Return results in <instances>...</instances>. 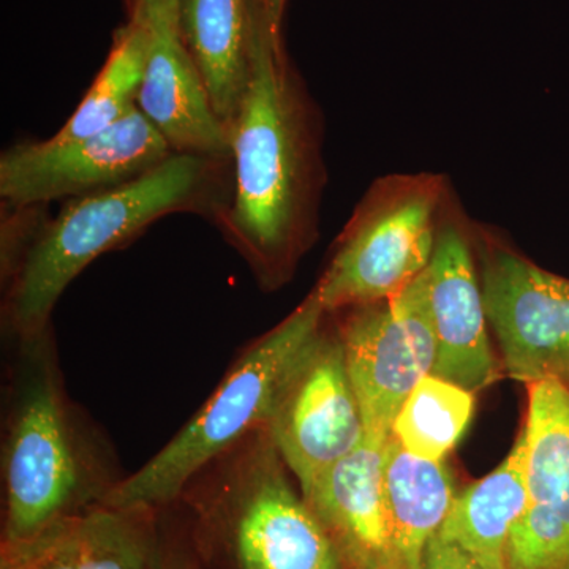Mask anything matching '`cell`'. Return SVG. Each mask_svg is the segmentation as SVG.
Here are the masks:
<instances>
[{
	"label": "cell",
	"instance_id": "44dd1931",
	"mask_svg": "<svg viewBox=\"0 0 569 569\" xmlns=\"http://www.w3.org/2000/svg\"><path fill=\"white\" fill-rule=\"evenodd\" d=\"M176 2L178 0H123V7L127 21L140 22L149 29L176 28Z\"/></svg>",
	"mask_w": 569,
	"mask_h": 569
},
{
	"label": "cell",
	"instance_id": "603a6c76",
	"mask_svg": "<svg viewBox=\"0 0 569 569\" xmlns=\"http://www.w3.org/2000/svg\"><path fill=\"white\" fill-rule=\"evenodd\" d=\"M288 0H264L266 11L269 20L277 31H283L284 10H287Z\"/></svg>",
	"mask_w": 569,
	"mask_h": 569
},
{
	"label": "cell",
	"instance_id": "6da1fadb",
	"mask_svg": "<svg viewBox=\"0 0 569 569\" xmlns=\"http://www.w3.org/2000/svg\"><path fill=\"white\" fill-rule=\"evenodd\" d=\"M233 193L213 227L276 291L316 244L328 170L325 114L263 11L252 80L230 123Z\"/></svg>",
	"mask_w": 569,
	"mask_h": 569
},
{
	"label": "cell",
	"instance_id": "3957f363",
	"mask_svg": "<svg viewBox=\"0 0 569 569\" xmlns=\"http://www.w3.org/2000/svg\"><path fill=\"white\" fill-rule=\"evenodd\" d=\"M231 193V159L173 153L126 186L63 201L58 216H50L47 206L20 260L0 277L3 332L11 340L50 328L63 291L97 258L122 249L174 213H193L216 224Z\"/></svg>",
	"mask_w": 569,
	"mask_h": 569
},
{
	"label": "cell",
	"instance_id": "5b68a950",
	"mask_svg": "<svg viewBox=\"0 0 569 569\" xmlns=\"http://www.w3.org/2000/svg\"><path fill=\"white\" fill-rule=\"evenodd\" d=\"M326 318L312 288L290 316L242 350L203 407L140 470L123 478L107 503L156 509L176 503L201 468L271 425L284 388L316 346Z\"/></svg>",
	"mask_w": 569,
	"mask_h": 569
},
{
	"label": "cell",
	"instance_id": "9c48e42d",
	"mask_svg": "<svg viewBox=\"0 0 569 569\" xmlns=\"http://www.w3.org/2000/svg\"><path fill=\"white\" fill-rule=\"evenodd\" d=\"M173 156L140 110L73 140H22L0 156V203L50 204L141 178Z\"/></svg>",
	"mask_w": 569,
	"mask_h": 569
},
{
	"label": "cell",
	"instance_id": "52a82bcc",
	"mask_svg": "<svg viewBox=\"0 0 569 569\" xmlns=\"http://www.w3.org/2000/svg\"><path fill=\"white\" fill-rule=\"evenodd\" d=\"M489 328L522 383L569 385V279L539 268L489 224L471 223Z\"/></svg>",
	"mask_w": 569,
	"mask_h": 569
},
{
	"label": "cell",
	"instance_id": "9a60e30c",
	"mask_svg": "<svg viewBox=\"0 0 569 569\" xmlns=\"http://www.w3.org/2000/svg\"><path fill=\"white\" fill-rule=\"evenodd\" d=\"M137 107L162 134L171 152L231 159L230 127L217 114L178 29H151L148 67Z\"/></svg>",
	"mask_w": 569,
	"mask_h": 569
},
{
	"label": "cell",
	"instance_id": "cb8c5ba5",
	"mask_svg": "<svg viewBox=\"0 0 569 569\" xmlns=\"http://www.w3.org/2000/svg\"><path fill=\"white\" fill-rule=\"evenodd\" d=\"M565 569H569V565H568V567H567V568H565Z\"/></svg>",
	"mask_w": 569,
	"mask_h": 569
},
{
	"label": "cell",
	"instance_id": "ba28073f",
	"mask_svg": "<svg viewBox=\"0 0 569 569\" xmlns=\"http://www.w3.org/2000/svg\"><path fill=\"white\" fill-rule=\"evenodd\" d=\"M331 316L346 350L366 436L388 440L400 407L436 367L427 271L395 298Z\"/></svg>",
	"mask_w": 569,
	"mask_h": 569
},
{
	"label": "cell",
	"instance_id": "ac0fdd59",
	"mask_svg": "<svg viewBox=\"0 0 569 569\" xmlns=\"http://www.w3.org/2000/svg\"><path fill=\"white\" fill-rule=\"evenodd\" d=\"M383 490L400 569H422L427 545L458 496L451 470L445 460L411 455L391 433L385 448Z\"/></svg>",
	"mask_w": 569,
	"mask_h": 569
},
{
	"label": "cell",
	"instance_id": "d6986e66",
	"mask_svg": "<svg viewBox=\"0 0 569 569\" xmlns=\"http://www.w3.org/2000/svg\"><path fill=\"white\" fill-rule=\"evenodd\" d=\"M151 29L127 21L112 37L110 52L81 103L63 123L56 140L91 137L137 110L146 67Z\"/></svg>",
	"mask_w": 569,
	"mask_h": 569
},
{
	"label": "cell",
	"instance_id": "277c9868",
	"mask_svg": "<svg viewBox=\"0 0 569 569\" xmlns=\"http://www.w3.org/2000/svg\"><path fill=\"white\" fill-rule=\"evenodd\" d=\"M291 478L263 427L201 468L176 501L193 509L208 548L231 569H346Z\"/></svg>",
	"mask_w": 569,
	"mask_h": 569
},
{
	"label": "cell",
	"instance_id": "30bf717a",
	"mask_svg": "<svg viewBox=\"0 0 569 569\" xmlns=\"http://www.w3.org/2000/svg\"><path fill=\"white\" fill-rule=\"evenodd\" d=\"M268 430L302 493L365 441L346 350L336 323L329 326V313L316 346L284 388Z\"/></svg>",
	"mask_w": 569,
	"mask_h": 569
},
{
	"label": "cell",
	"instance_id": "ffe728a7",
	"mask_svg": "<svg viewBox=\"0 0 569 569\" xmlns=\"http://www.w3.org/2000/svg\"><path fill=\"white\" fill-rule=\"evenodd\" d=\"M475 392L429 373L407 397L392 425V437L417 458L447 459L466 433Z\"/></svg>",
	"mask_w": 569,
	"mask_h": 569
},
{
	"label": "cell",
	"instance_id": "2e32d148",
	"mask_svg": "<svg viewBox=\"0 0 569 569\" xmlns=\"http://www.w3.org/2000/svg\"><path fill=\"white\" fill-rule=\"evenodd\" d=\"M264 10V0L176 2L179 39L228 127L249 91L254 39Z\"/></svg>",
	"mask_w": 569,
	"mask_h": 569
},
{
	"label": "cell",
	"instance_id": "7c38bea8",
	"mask_svg": "<svg viewBox=\"0 0 569 569\" xmlns=\"http://www.w3.org/2000/svg\"><path fill=\"white\" fill-rule=\"evenodd\" d=\"M471 223L458 200L441 228L427 283L437 336L432 373L477 395L503 377V365L490 343Z\"/></svg>",
	"mask_w": 569,
	"mask_h": 569
},
{
	"label": "cell",
	"instance_id": "5bb4252c",
	"mask_svg": "<svg viewBox=\"0 0 569 569\" xmlns=\"http://www.w3.org/2000/svg\"><path fill=\"white\" fill-rule=\"evenodd\" d=\"M387 443L366 436L348 458L302 493L346 569H400L383 490Z\"/></svg>",
	"mask_w": 569,
	"mask_h": 569
},
{
	"label": "cell",
	"instance_id": "e0dca14e",
	"mask_svg": "<svg viewBox=\"0 0 569 569\" xmlns=\"http://www.w3.org/2000/svg\"><path fill=\"white\" fill-rule=\"evenodd\" d=\"M526 459L522 429L496 470L458 492L438 537L466 550L486 569H507L509 539L529 500Z\"/></svg>",
	"mask_w": 569,
	"mask_h": 569
},
{
	"label": "cell",
	"instance_id": "7402d4cb",
	"mask_svg": "<svg viewBox=\"0 0 569 569\" xmlns=\"http://www.w3.org/2000/svg\"><path fill=\"white\" fill-rule=\"evenodd\" d=\"M422 569H486L466 550L436 535L430 539L422 560Z\"/></svg>",
	"mask_w": 569,
	"mask_h": 569
},
{
	"label": "cell",
	"instance_id": "4fadbf2b",
	"mask_svg": "<svg viewBox=\"0 0 569 569\" xmlns=\"http://www.w3.org/2000/svg\"><path fill=\"white\" fill-rule=\"evenodd\" d=\"M159 509L102 503L63 516L17 541H2L0 569H162Z\"/></svg>",
	"mask_w": 569,
	"mask_h": 569
},
{
	"label": "cell",
	"instance_id": "8fae6325",
	"mask_svg": "<svg viewBox=\"0 0 569 569\" xmlns=\"http://www.w3.org/2000/svg\"><path fill=\"white\" fill-rule=\"evenodd\" d=\"M527 508L509 539L507 569L569 565V385H527Z\"/></svg>",
	"mask_w": 569,
	"mask_h": 569
},
{
	"label": "cell",
	"instance_id": "8992f818",
	"mask_svg": "<svg viewBox=\"0 0 569 569\" xmlns=\"http://www.w3.org/2000/svg\"><path fill=\"white\" fill-rule=\"evenodd\" d=\"M456 203L445 174L392 173L370 183L313 287L326 312L376 305L406 291L429 268Z\"/></svg>",
	"mask_w": 569,
	"mask_h": 569
},
{
	"label": "cell",
	"instance_id": "7a4b0ae2",
	"mask_svg": "<svg viewBox=\"0 0 569 569\" xmlns=\"http://www.w3.org/2000/svg\"><path fill=\"white\" fill-rule=\"evenodd\" d=\"M2 432L3 538L107 503L123 481L110 441L67 391L52 326L11 339Z\"/></svg>",
	"mask_w": 569,
	"mask_h": 569
}]
</instances>
